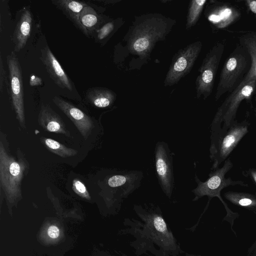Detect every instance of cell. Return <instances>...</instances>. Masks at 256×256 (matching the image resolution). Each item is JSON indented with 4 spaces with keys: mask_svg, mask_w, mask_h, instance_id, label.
I'll list each match as a JSON object with an SVG mask.
<instances>
[{
    "mask_svg": "<svg viewBox=\"0 0 256 256\" xmlns=\"http://www.w3.org/2000/svg\"><path fill=\"white\" fill-rule=\"evenodd\" d=\"M202 42L196 41L180 50L174 56L164 81V86L176 84L192 69L202 48Z\"/></svg>",
    "mask_w": 256,
    "mask_h": 256,
    "instance_id": "obj_9",
    "label": "cell"
},
{
    "mask_svg": "<svg viewBox=\"0 0 256 256\" xmlns=\"http://www.w3.org/2000/svg\"><path fill=\"white\" fill-rule=\"evenodd\" d=\"M242 174L249 178L256 186V168H249L243 170Z\"/></svg>",
    "mask_w": 256,
    "mask_h": 256,
    "instance_id": "obj_26",
    "label": "cell"
},
{
    "mask_svg": "<svg viewBox=\"0 0 256 256\" xmlns=\"http://www.w3.org/2000/svg\"><path fill=\"white\" fill-rule=\"evenodd\" d=\"M174 154L164 141L158 142L154 152V160L158 182L165 195L170 198L174 187L173 156Z\"/></svg>",
    "mask_w": 256,
    "mask_h": 256,
    "instance_id": "obj_10",
    "label": "cell"
},
{
    "mask_svg": "<svg viewBox=\"0 0 256 256\" xmlns=\"http://www.w3.org/2000/svg\"><path fill=\"white\" fill-rule=\"evenodd\" d=\"M47 233L50 238L56 239L59 236L60 231L58 226L52 225L48 228Z\"/></svg>",
    "mask_w": 256,
    "mask_h": 256,
    "instance_id": "obj_28",
    "label": "cell"
},
{
    "mask_svg": "<svg viewBox=\"0 0 256 256\" xmlns=\"http://www.w3.org/2000/svg\"><path fill=\"white\" fill-rule=\"evenodd\" d=\"M138 217L125 218L123 234L134 238L130 246L140 256H178L184 252L165 220L158 206L134 204Z\"/></svg>",
    "mask_w": 256,
    "mask_h": 256,
    "instance_id": "obj_1",
    "label": "cell"
},
{
    "mask_svg": "<svg viewBox=\"0 0 256 256\" xmlns=\"http://www.w3.org/2000/svg\"><path fill=\"white\" fill-rule=\"evenodd\" d=\"M8 71V87L12 106L20 125L25 128L22 70L14 51L6 56Z\"/></svg>",
    "mask_w": 256,
    "mask_h": 256,
    "instance_id": "obj_11",
    "label": "cell"
},
{
    "mask_svg": "<svg viewBox=\"0 0 256 256\" xmlns=\"http://www.w3.org/2000/svg\"><path fill=\"white\" fill-rule=\"evenodd\" d=\"M40 126L46 130L69 135L60 118L50 106L42 105L38 116Z\"/></svg>",
    "mask_w": 256,
    "mask_h": 256,
    "instance_id": "obj_18",
    "label": "cell"
},
{
    "mask_svg": "<svg viewBox=\"0 0 256 256\" xmlns=\"http://www.w3.org/2000/svg\"><path fill=\"white\" fill-rule=\"evenodd\" d=\"M250 124L244 120L240 122L236 120L227 132L213 145L210 146V158L212 162L211 170L218 168L248 132Z\"/></svg>",
    "mask_w": 256,
    "mask_h": 256,
    "instance_id": "obj_7",
    "label": "cell"
},
{
    "mask_svg": "<svg viewBox=\"0 0 256 256\" xmlns=\"http://www.w3.org/2000/svg\"><path fill=\"white\" fill-rule=\"evenodd\" d=\"M48 73L59 87L70 91L72 90V83L48 46L40 50V57Z\"/></svg>",
    "mask_w": 256,
    "mask_h": 256,
    "instance_id": "obj_13",
    "label": "cell"
},
{
    "mask_svg": "<svg viewBox=\"0 0 256 256\" xmlns=\"http://www.w3.org/2000/svg\"><path fill=\"white\" fill-rule=\"evenodd\" d=\"M32 16L28 6L24 7L20 12L12 34L14 52H18L26 45L30 34Z\"/></svg>",
    "mask_w": 256,
    "mask_h": 256,
    "instance_id": "obj_15",
    "label": "cell"
},
{
    "mask_svg": "<svg viewBox=\"0 0 256 256\" xmlns=\"http://www.w3.org/2000/svg\"><path fill=\"white\" fill-rule=\"evenodd\" d=\"M116 93L112 90L102 87H93L86 93L87 100L97 108H104L111 106L116 99Z\"/></svg>",
    "mask_w": 256,
    "mask_h": 256,
    "instance_id": "obj_19",
    "label": "cell"
},
{
    "mask_svg": "<svg viewBox=\"0 0 256 256\" xmlns=\"http://www.w3.org/2000/svg\"><path fill=\"white\" fill-rule=\"evenodd\" d=\"M225 46L224 42H218L206 54L196 80L197 98L202 96L206 100L211 94Z\"/></svg>",
    "mask_w": 256,
    "mask_h": 256,
    "instance_id": "obj_6",
    "label": "cell"
},
{
    "mask_svg": "<svg viewBox=\"0 0 256 256\" xmlns=\"http://www.w3.org/2000/svg\"><path fill=\"white\" fill-rule=\"evenodd\" d=\"M73 189L74 191L80 196L90 199V196L85 186L78 180L74 179L73 180Z\"/></svg>",
    "mask_w": 256,
    "mask_h": 256,
    "instance_id": "obj_25",
    "label": "cell"
},
{
    "mask_svg": "<svg viewBox=\"0 0 256 256\" xmlns=\"http://www.w3.org/2000/svg\"><path fill=\"white\" fill-rule=\"evenodd\" d=\"M206 2V0H192L190 2L186 16V30L197 23Z\"/></svg>",
    "mask_w": 256,
    "mask_h": 256,
    "instance_id": "obj_22",
    "label": "cell"
},
{
    "mask_svg": "<svg viewBox=\"0 0 256 256\" xmlns=\"http://www.w3.org/2000/svg\"><path fill=\"white\" fill-rule=\"evenodd\" d=\"M255 100L256 102V95H255ZM254 112H255L256 115V108L254 109Z\"/></svg>",
    "mask_w": 256,
    "mask_h": 256,
    "instance_id": "obj_33",
    "label": "cell"
},
{
    "mask_svg": "<svg viewBox=\"0 0 256 256\" xmlns=\"http://www.w3.org/2000/svg\"><path fill=\"white\" fill-rule=\"evenodd\" d=\"M42 140L50 150L62 157L72 156L77 154L74 150L68 148L52 139L43 138Z\"/></svg>",
    "mask_w": 256,
    "mask_h": 256,
    "instance_id": "obj_23",
    "label": "cell"
},
{
    "mask_svg": "<svg viewBox=\"0 0 256 256\" xmlns=\"http://www.w3.org/2000/svg\"><path fill=\"white\" fill-rule=\"evenodd\" d=\"M256 92V80L240 82L218 108L210 125V144H214L236 120L242 101L249 100Z\"/></svg>",
    "mask_w": 256,
    "mask_h": 256,
    "instance_id": "obj_3",
    "label": "cell"
},
{
    "mask_svg": "<svg viewBox=\"0 0 256 256\" xmlns=\"http://www.w3.org/2000/svg\"><path fill=\"white\" fill-rule=\"evenodd\" d=\"M122 20H116L114 21L108 22L104 24L100 28L97 30V40H102L106 39L108 36L114 32L122 24Z\"/></svg>",
    "mask_w": 256,
    "mask_h": 256,
    "instance_id": "obj_24",
    "label": "cell"
},
{
    "mask_svg": "<svg viewBox=\"0 0 256 256\" xmlns=\"http://www.w3.org/2000/svg\"><path fill=\"white\" fill-rule=\"evenodd\" d=\"M24 170V166L8 154L0 142V186L10 200L21 196L20 186Z\"/></svg>",
    "mask_w": 256,
    "mask_h": 256,
    "instance_id": "obj_8",
    "label": "cell"
},
{
    "mask_svg": "<svg viewBox=\"0 0 256 256\" xmlns=\"http://www.w3.org/2000/svg\"><path fill=\"white\" fill-rule=\"evenodd\" d=\"M52 2L61 10L78 28L86 36H89L80 20V14L84 7L88 5L86 3L72 0H52Z\"/></svg>",
    "mask_w": 256,
    "mask_h": 256,
    "instance_id": "obj_17",
    "label": "cell"
},
{
    "mask_svg": "<svg viewBox=\"0 0 256 256\" xmlns=\"http://www.w3.org/2000/svg\"><path fill=\"white\" fill-rule=\"evenodd\" d=\"M52 100L74 122L82 136L86 138L94 127L92 119L80 110L61 98L54 96Z\"/></svg>",
    "mask_w": 256,
    "mask_h": 256,
    "instance_id": "obj_14",
    "label": "cell"
},
{
    "mask_svg": "<svg viewBox=\"0 0 256 256\" xmlns=\"http://www.w3.org/2000/svg\"><path fill=\"white\" fill-rule=\"evenodd\" d=\"M175 24V20L160 14L136 17L123 39L126 52L147 60L156 42L166 40Z\"/></svg>",
    "mask_w": 256,
    "mask_h": 256,
    "instance_id": "obj_2",
    "label": "cell"
},
{
    "mask_svg": "<svg viewBox=\"0 0 256 256\" xmlns=\"http://www.w3.org/2000/svg\"><path fill=\"white\" fill-rule=\"evenodd\" d=\"M42 84V80L40 77L31 75L30 79V85L32 86H38Z\"/></svg>",
    "mask_w": 256,
    "mask_h": 256,
    "instance_id": "obj_30",
    "label": "cell"
},
{
    "mask_svg": "<svg viewBox=\"0 0 256 256\" xmlns=\"http://www.w3.org/2000/svg\"><path fill=\"white\" fill-rule=\"evenodd\" d=\"M80 20L90 34L98 28L100 22V16L93 8L88 4L82 10Z\"/></svg>",
    "mask_w": 256,
    "mask_h": 256,
    "instance_id": "obj_21",
    "label": "cell"
},
{
    "mask_svg": "<svg viewBox=\"0 0 256 256\" xmlns=\"http://www.w3.org/2000/svg\"><path fill=\"white\" fill-rule=\"evenodd\" d=\"M240 46L250 56V69L240 82L256 80V32H249L238 37Z\"/></svg>",
    "mask_w": 256,
    "mask_h": 256,
    "instance_id": "obj_16",
    "label": "cell"
},
{
    "mask_svg": "<svg viewBox=\"0 0 256 256\" xmlns=\"http://www.w3.org/2000/svg\"><path fill=\"white\" fill-rule=\"evenodd\" d=\"M205 16L213 27L221 30L238 20L241 18L242 13L232 4L210 0L206 6Z\"/></svg>",
    "mask_w": 256,
    "mask_h": 256,
    "instance_id": "obj_12",
    "label": "cell"
},
{
    "mask_svg": "<svg viewBox=\"0 0 256 256\" xmlns=\"http://www.w3.org/2000/svg\"><path fill=\"white\" fill-rule=\"evenodd\" d=\"M244 2L247 9L256 16V0H246Z\"/></svg>",
    "mask_w": 256,
    "mask_h": 256,
    "instance_id": "obj_29",
    "label": "cell"
},
{
    "mask_svg": "<svg viewBox=\"0 0 256 256\" xmlns=\"http://www.w3.org/2000/svg\"><path fill=\"white\" fill-rule=\"evenodd\" d=\"M186 256H202L200 254H189V253H186Z\"/></svg>",
    "mask_w": 256,
    "mask_h": 256,
    "instance_id": "obj_31",
    "label": "cell"
},
{
    "mask_svg": "<svg viewBox=\"0 0 256 256\" xmlns=\"http://www.w3.org/2000/svg\"><path fill=\"white\" fill-rule=\"evenodd\" d=\"M253 254H254V256H256V246L254 248V250Z\"/></svg>",
    "mask_w": 256,
    "mask_h": 256,
    "instance_id": "obj_32",
    "label": "cell"
},
{
    "mask_svg": "<svg viewBox=\"0 0 256 256\" xmlns=\"http://www.w3.org/2000/svg\"><path fill=\"white\" fill-rule=\"evenodd\" d=\"M233 166L230 159L228 158L221 168L212 170L208 174V178L204 182H202L196 174L194 179L197 184V186L192 190V192L194 194V198L192 199L193 202H196L204 196H207L208 198V204L212 198H218L224 206L226 212V218H228L227 220L230 222H234L238 218V214L233 212L228 208L221 196V191L225 188L230 186H248V184L244 181L234 180L230 178L225 177L226 173L233 167Z\"/></svg>",
    "mask_w": 256,
    "mask_h": 256,
    "instance_id": "obj_4",
    "label": "cell"
},
{
    "mask_svg": "<svg viewBox=\"0 0 256 256\" xmlns=\"http://www.w3.org/2000/svg\"><path fill=\"white\" fill-rule=\"evenodd\" d=\"M6 72L3 65L2 58L0 56V90L2 92L6 80Z\"/></svg>",
    "mask_w": 256,
    "mask_h": 256,
    "instance_id": "obj_27",
    "label": "cell"
},
{
    "mask_svg": "<svg viewBox=\"0 0 256 256\" xmlns=\"http://www.w3.org/2000/svg\"><path fill=\"white\" fill-rule=\"evenodd\" d=\"M246 52L237 46L222 67L214 98L218 100L224 94H230L242 81L248 65Z\"/></svg>",
    "mask_w": 256,
    "mask_h": 256,
    "instance_id": "obj_5",
    "label": "cell"
},
{
    "mask_svg": "<svg viewBox=\"0 0 256 256\" xmlns=\"http://www.w3.org/2000/svg\"><path fill=\"white\" fill-rule=\"evenodd\" d=\"M224 198L232 204L251 210H256V194L234 191L226 192Z\"/></svg>",
    "mask_w": 256,
    "mask_h": 256,
    "instance_id": "obj_20",
    "label": "cell"
}]
</instances>
